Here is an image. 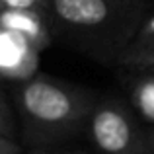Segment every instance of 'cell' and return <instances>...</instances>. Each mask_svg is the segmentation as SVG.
Segmentation results:
<instances>
[{
    "label": "cell",
    "mask_w": 154,
    "mask_h": 154,
    "mask_svg": "<svg viewBox=\"0 0 154 154\" xmlns=\"http://www.w3.org/2000/svg\"><path fill=\"white\" fill-rule=\"evenodd\" d=\"M146 68H152V70H154V66H146Z\"/></svg>",
    "instance_id": "obj_14"
},
{
    "label": "cell",
    "mask_w": 154,
    "mask_h": 154,
    "mask_svg": "<svg viewBox=\"0 0 154 154\" xmlns=\"http://www.w3.org/2000/svg\"><path fill=\"white\" fill-rule=\"evenodd\" d=\"M47 16L37 10H0V27L22 35L39 53L51 45Z\"/></svg>",
    "instance_id": "obj_5"
},
{
    "label": "cell",
    "mask_w": 154,
    "mask_h": 154,
    "mask_svg": "<svg viewBox=\"0 0 154 154\" xmlns=\"http://www.w3.org/2000/svg\"><path fill=\"white\" fill-rule=\"evenodd\" d=\"M86 137L98 154H152L137 111L115 98L96 102L86 123Z\"/></svg>",
    "instance_id": "obj_2"
},
{
    "label": "cell",
    "mask_w": 154,
    "mask_h": 154,
    "mask_svg": "<svg viewBox=\"0 0 154 154\" xmlns=\"http://www.w3.org/2000/svg\"><path fill=\"white\" fill-rule=\"evenodd\" d=\"M148 39H154V14L144 22V26L139 29L135 41L133 43H140V41H148Z\"/></svg>",
    "instance_id": "obj_11"
},
{
    "label": "cell",
    "mask_w": 154,
    "mask_h": 154,
    "mask_svg": "<svg viewBox=\"0 0 154 154\" xmlns=\"http://www.w3.org/2000/svg\"><path fill=\"white\" fill-rule=\"evenodd\" d=\"M121 63L133 64V66H150L154 64V39L140 43H129V49L123 53Z\"/></svg>",
    "instance_id": "obj_7"
},
{
    "label": "cell",
    "mask_w": 154,
    "mask_h": 154,
    "mask_svg": "<svg viewBox=\"0 0 154 154\" xmlns=\"http://www.w3.org/2000/svg\"><path fill=\"white\" fill-rule=\"evenodd\" d=\"M146 140H148V146H150V152L154 154V127L150 131H146Z\"/></svg>",
    "instance_id": "obj_13"
},
{
    "label": "cell",
    "mask_w": 154,
    "mask_h": 154,
    "mask_svg": "<svg viewBox=\"0 0 154 154\" xmlns=\"http://www.w3.org/2000/svg\"><path fill=\"white\" fill-rule=\"evenodd\" d=\"M150 66H154V64H150Z\"/></svg>",
    "instance_id": "obj_15"
},
{
    "label": "cell",
    "mask_w": 154,
    "mask_h": 154,
    "mask_svg": "<svg viewBox=\"0 0 154 154\" xmlns=\"http://www.w3.org/2000/svg\"><path fill=\"white\" fill-rule=\"evenodd\" d=\"M0 10H37L47 16V0H0Z\"/></svg>",
    "instance_id": "obj_9"
},
{
    "label": "cell",
    "mask_w": 154,
    "mask_h": 154,
    "mask_svg": "<svg viewBox=\"0 0 154 154\" xmlns=\"http://www.w3.org/2000/svg\"><path fill=\"white\" fill-rule=\"evenodd\" d=\"M0 154H23V150L16 143V139H10L0 133Z\"/></svg>",
    "instance_id": "obj_10"
},
{
    "label": "cell",
    "mask_w": 154,
    "mask_h": 154,
    "mask_svg": "<svg viewBox=\"0 0 154 154\" xmlns=\"http://www.w3.org/2000/svg\"><path fill=\"white\" fill-rule=\"evenodd\" d=\"M131 105L140 119L154 127V70L152 68H146V72H143L133 82Z\"/></svg>",
    "instance_id": "obj_6"
},
{
    "label": "cell",
    "mask_w": 154,
    "mask_h": 154,
    "mask_svg": "<svg viewBox=\"0 0 154 154\" xmlns=\"http://www.w3.org/2000/svg\"><path fill=\"white\" fill-rule=\"evenodd\" d=\"M92 92L47 74H33L14 88L20 135L31 148H49L86 133L96 105Z\"/></svg>",
    "instance_id": "obj_1"
},
{
    "label": "cell",
    "mask_w": 154,
    "mask_h": 154,
    "mask_svg": "<svg viewBox=\"0 0 154 154\" xmlns=\"http://www.w3.org/2000/svg\"><path fill=\"white\" fill-rule=\"evenodd\" d=\"M47 4L49 16L78 29L100 27L115 16V0H47Z\"/></svg>",
    "instance_id": "obj_3"
},
{
    "label": "cell",
    "mask_w": 154,
    "mask_h": 154,
    "mask_svg": "<svg viewBox=\"0 0 154 154\" xmlns=\"http://www.w3.org/2000/svg\"><path fill=\"white\" fill-rule=\"evenodd\" d=\"M39 64V51L22 35L0 27V78L23 80L31 78Z\"/></svg>",
    "instance_id": "obj_4"
},
{
    "label": "cell",
    "mask_w": 154,
    "mask_h": 154,
    "mask_svg": "<svg viewBox=\"0 0 154 154\" xmlns=\"http://www.w3.org/2000/svg\"><path fill=\"white\" fill-rule=\"evenodd\" d=\"M23 154H84V152H53L49 148H31L29 152H23Z\"/></svg>",
    "instance_id": "obj_12"
},
{
    "label": "cell",
    "mask_w": 154,
    "mask_h": 154,
    "mask_svg": "<svg viewBox=\"0 0 154 154\" xmlns=\"http://www.w3.org/2000/svg\"><path fill=\"white\" fill-rule=\"evenodd\" d=\"M18 123H16V113L14 107L10 105V102L6 100L4 92L0 90V133L10 139H16L18 135Z\"/></svg>",
    "instance_id": "obj_8"
}]
</instances>
